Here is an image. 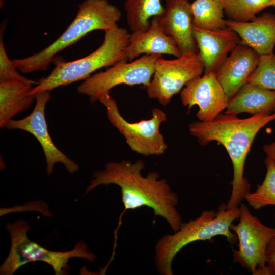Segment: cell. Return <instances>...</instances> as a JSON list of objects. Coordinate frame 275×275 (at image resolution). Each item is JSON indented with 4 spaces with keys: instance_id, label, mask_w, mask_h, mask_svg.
I'll return each mask as SVG.
<instances>
[{
    "instance_id": "obj_27",
    "label": "cell",
    "mask_w": 275,
    "mask_h": 275,
    "mask_svg": "<svg viewBox=\"0 0 275 275\" xmlns=\"http://www.w3.org/2000/svg\"><path fill=\"white\" fill-rule=\"evenodd\" d=\"M263 150L266 156L275 161V141L270 143L264 145Z\"/></svg>"
},
{
    "instance_id": "obj_9",
    "label": "cell",
    "mask_w": 275,
    "mask_h": 275,
    "mask_svg": "<svg viewBox=\"0 0 275 275\" xmlns=\"http://www.w3.org/2000/svg\"><path fill=\"white\" fill-rule=\"evenodd\" d=\"M161 57L157 54H143L131 62L118 63L84 80L77 87V91L89 96L92 103L120 85H143L146 87L152 78L157 60Z\"/></svg>"
},
{
    "instance_id": "obj_28",
    "label": "cell",
    "mask_w": 275,
    "mask_h": 275,
    "mask_svg": "<svg viewBox=\"0 0 275 275\" xmlns=\"http://www.w3.org/2000/svg\"><path fill=\"white\" fill-rule=\"evenodd\" d=\"M273 6L275 7V1H274V3H273Z\"/></svg>"
},
{
    "instance_id": "obj_8",
    "label": "cell",
    "mask_w": 275,
    "mask_h": 275,
    "mask_svg": "<svg viewBox=\"0 0 275 275\" xmlns=\"http://www.w3.org/2000/svg\"><path fill=\"white\" fill-rule=\"evenodd\" d=\"M239 207V222L230 226L238 240V249L233 250L234 261L253 275H270L265 253L269 242L275 236V228L263 224L246 205L241 204Z\"/></svg>"
},
{
    "instance_id": "obj_15",
    "label": "cell",
    "mask_w": 275,
    "mask_h": 275,
    "mask_svg": "<svg viewBox=\"0 0 275 275\" xmlns=\"http://www.w3.org/2000/svg\"><path fill=\"white\" fill-rule=\"evenodd\" d=\"M259 58L254 49L241 42L231 51L215 72L229 99L246 83L256 68Z\"/></svg>"
},
{
    "instance_id": "obj_29",
    "label": "cell",
    "mask_w": 275,
    "mask_h": 275,
    "mask_svg": "<svg viewBox=\"0 0 275 275\" xmlns=\"http://www.w3.org/2000/svg\"><path fill=\"white\" fill-rule=\"evenodd\" d=\"M274 219H275V214H274Z\"/></svg>"
},
{
    "instance_id": "obj_11",
    "label": "cell",
    "mask_w": 275,
    "mask_h": 275,
    "mask_svg": "<svg viewBox=\"0 0 275 275\" xmlns=\"http://www.w3.org/2000/svg\"><path fill=\"white\" fill-rule=\"evenodd\" d=\"M50 92L40 91L35 94L36 105L31 113L21 119H11L5 128L25 131L38 140L45 157L46 173L48 175L53 172L57 163H62L70 174H73L78 170V165L57 147L48 132L45 109L51 98Z\"/></svg>"
},
{
    "instance_id": "obj_24",
    "label": "cell",
    "mask_w": 275,
    "mask_h": 275,
    "mask_svg": "<svg viewBox=\"0 0 275 275\" xmlns=\"http://www.w3.org/2000/svg\"><path fill=\"white\" fill-rule=\"evenodd\" d=\"M246 82L275 91V54L260 56L258 65Z\"/></svg>"
},
{
    "instance_id": "obj_5",
    "label": "cell",
    "mask_w": 275,
    "mask_h": 275,
    "mask_svg": "<svg viewBox=\"0 0 275 275\" xmlns=\"http://www.w3.org/2000/svg\"><path fill=\"white\" fill-rule=\"evenodd\" d=\"M130 33L117 25L105 31L101 45L89 55L71 62H65L61 57L52 60L54 68L46 77L39 79L30 94L33 95L40 91H51L62 86L85 80L96 70L111 67L121 62H127L125 49Z\"/></svg>"
},
{
    "instance_id": "obj_6",
    "label": "cell",
    "mask_w": 275,
    "mask_h": 275,
    "mask_svg": "<svg viewBox=\"0 0 275 275\" xmlns=\"http://www.w3.org/2000/svg\"><path fill=\"white\" fill-rule=\"evenodd\" d=\"M6 227L11 243L9 253L0 266L1 275H12L20 267L36 261H42L51 266L56 275H65L68 274L70 268L68 264L69 259L82 258L93 262L96 258L94 254L88 251V245L82 240L70 251H51L29 239L27 234L31 227L25 221L7 223Z\"/></svg>"
},
{
    "instance_id": "obj_13",
    "label": "cell",
    "mask_w": 275,
    "mask_h": 275,
    "mask_svg": "<svg viewBox=\"0 0 275 275\" xmlns=\"http://www.w3.org/2000/svg\"><path fill=\"white\" fill-rule=\"evenodd\" d=\"M198 54L203 64L204 74L216 72L231 51L241 42L238 34L227 26L210 30L194 26Z\"/></svg>"
},
{
    "instance_id": "obj_16",
    "label": "cell",
    "mask_w": 275,
    "mask_h": 275,
    "mask_svg": "<svg viewBox=\"0 0 275 275\" xmlns=\"http://www.w3.org/2000/svg\"><path fill=\"white\" fill-rule=\"evenodd\" d=\"M163 54L180 57L182 54L174 40L161 28L158 17H153L148 29L130 33L125 57L131 62L141 54Z\"/></svg>"
},
{
    "instance_id": "obj_2",
    "label": "cell",
    "mask_w": 275,
    "mask_h": 275,
    "mask_svg": "<svg viewBox=\"0 0 275 275\" xmlns=\"http://www.w3.org/2000/svg\"><path fill=\"white\" fill-rule=\"evenodd\" d=\"M275 120V112L259 114L241 119L237 115L220 113L211 121H194L188 127L189 133L201 146L216 141L226 150L233 168L232 189L226 204L227 209L239 207L251 185L244 176L246 157L259 131Z\"/></svg>"
},
{
    "instance_id": "obj_20",
    "label": "cell",
    "mask_w": 275,
    "mask_h": 275,
    "mask_svg": "<svg viewBox=\"0 0 275 275\" xmlns=\"http://www.w3.org/2000/svg\"><path fill=\"white\" fill-rule=\"evenodd\" d=\"M124 10L132 32L147 30L150 18L160 17L165 12L161 0H125Z\"/></svg>"
},
{
    "instance_id": "obj_12",
    "label": "cell",
    "mask_w": 275,
    "mask_h": 275,
    "mask_svg": "<svg viewBox=\"0 0 275 275\" xmlns=\"http://www.w3.org/2000/svg\"><path fill=\"white\" fill-rule=\"evenodd\" d=\"M182 105L188 111L195 105L199 110V121L207 122L213 120L227 107L229 99L218 81L215 72L204 74L189 81L180 92Z\"/></svg>"
},
{
    "instance_id": "obj_22",
    "label": "cell",
    "mask_w": 275,
    "mask_h": 275,
    "mask_svg": "<svg viewBox=\"0 0 275 275\" xmlns=\"http://www.w3.org/2000/svg\"><path fill=\"white\" fill-rule=\"evenodd\" d=\"M266 172L262 183L254 192L245 196L248 204L255 210L268 205L275 206V161L266 156L264 160Z\"/></svg>"
},
{
    "instance_id": "obj_10",
    "label": "cell",
    "mask_w": 275,
    "mask_h": 275,
    "mask_svg": "<svg viewBox=\"0 0 275 275\" xmlns=\"http://www.w3.org/2000/svg\"><path fill=\"white\" fill-rule=\"evenodd\" d=\"M203 64L194 52L182 54L175 59L162 57L156 62L152 78L146 87L148 96L166 106L175 95L181 92L191 80L204 73Z\"/></svg>"
},
{
    "instance_id": "obj_25",
    "label": "cell",
    "mask_w": 275,
    "mask_h": 275,
    "mask_svg": "<svg viewBox=\"0 0 275 275\" xmlns=\"http://www.w3.org/2000/svg\"><path fill=\"white\" fill-rule=\"evenodd\" d=\"M5 26L1 27L0 35V82L22 81L31 84L37 85L38 81L26 78L16 70V68L7 53L3 39V33Z\"/></svg>"
},
{
    "instance_id": "obj_21",
    "label": "cell",
    "mask_w": 275,
    "mask_h": 275,
    "mask_svg": "<svg viewBox=\"0 0 275 275\" xmlns=\"http://www.w3.org/2000/svg\"><path fill=\"white\" fill-rule=\"evenodd\" d=\"M190 7L194 26L210 30L227 27L222 0H195Z\"/></svg>"
},
{
    "instance_id": "obj_14",
    "label": "cell",
    "mask_w": 275,
    "mask_h": 275,
    "mask_svg": "<svg viewBox=\"0 0 275 275\" xmlns=\"http://www.w3.org/2000/svg\"><path fill=\"white\" fill-rule=\"evenodd\" d=\"M190 5L188 0H166L165 12L158 17L161 28L174 40L181 54L198 53Z\"/></svg>"
},
{
    "instance_id": "obj_1",
    "label": "cell",
    "mask_w": 275,
    "mask_h": 275,
    "mask_svg": "<svg viewBox=\"0 0 275 275\" xmlns=\"http://www.w3.org/2000/svg\"><path fill=\"white\" fill-rule=\"evenodd\" d=\"M144 168L141 160L133 163L128 160L107 162L103 170L93 173L85 194L100 185H117L121 189L125 210L149 207L155 216L166 219L175 232L183 223L176 209L178 196L166 179H159L157 172L152 171L143 176L141 172Z\"/></svg>"
},
{
    "instance_id": "obj_3",
    "label": "cell",
    "mask_w": 275,
    "mask_h": 275,
    "mask_svg": "<svg viewBox=\"0 0 275 275\" xmlns=\"http://www.w3.org/2000/svg\"><path fill=\"white\" fill-rule=\"evenodd\" d=\"M122 14L107 0H85L78 5L75 18L67 29L51 44L30 56L12 60L15 67L24 73L45 71L57 54L96 30L106 31L117 25Z\"/></svg>"
},
{
    "instance_id": "obj_17",
    "label": "cell",
    "mask_w": 275,
    "mask_h": 275,
    "mask_svg": "<svg viewBox=\"0 0 275 275\" xmlns=\"http://www.w3.org/2000/svg\"><path fill=\"white\" fill-rule=\"evenodd\" d=\"M226 25L238 34L241 43L252 48L259 56L273 53L275 14L264 13L245 22L228 20Z\"/></svg>"
},
{
    "instance_id": "obj_23",
    "label": "cell",
    "mask_w": 275,
    "mask_h": 275,
    "mask_svg": "<svg viewBox=\"0 0 275 275\" xmlns=\"http://www.w3.org/2000/svg\"><path fill=\"white\" fill-rule=\"evenodd\" d=\"M275 0H222L224 12L229 20L245 22L253 20Z\"/></svg>"
},
{
    "instance_id": "obj_18",
    "label": "cell",
    "mask_w": 275,
    "mask_h": 275,
    "mask_svg": "<svg viewBox=\"0 0 275 275\" xmlns=\"http://www.w3.org/2000/svg\"><path fill=\"white\" fill-rule=\"evenodd\" d=\"M275 112V91L246 83L229 100L225 113L237 115L247 113L253 115Z\"/></svg>"
},
{
    "instance_id": "obj_19",
    "label": "cell",
    "mask_w": 275,
    "mask_h": 275,
    "mask_svg": "<svg viewBox=\"0 0 275 275\" xmlns=\"http://www.w3.org/2000/svg\"><path fill=\"white\" fill-rule=\"evenodd\" d=\"M33 84L22 81L0 82V127L18 113L29 109L35 99L30 95Z\"/></svg>"
},
{
    "instance_id": "obj_7",
    "label": "cell",
    "mask_w": 275,
    "mask_h": 275,
    "mask_svg": "<svg viewBox=\"0 0 275 275\" xmlns=\"http://www.w3.org/2000/svg\"><path fill=\"white\" fill-rule=\"evenodd\" d=\"M98 101L105 107L109 122L123 136L131 150L144 156L160 155L165 153L168 145L160 131V125L167 119L163 110L154 108L150 119L130 122L121 115L116 100L109 93L102 95Z\"/></svg>"
},
{
    "instance_id": "obj_26",
    "label": "cell",
    "mask_w": 275,
    "mask_h": 275,
    "mask_svg": "<svg viewBox=\"0 0 275 275\" xmlns=\"http://www.w3.org/2000/svg\"><path fill=\"white\" fill-rule=\"evenodd\" d=\"M267 267L270 275H275V236L269 242L265 253Z\"/></svg>"
},
{
    "instance_id": "obj_4",
    "label": "cell",
    "mask_w": 275,
    "mask_h": 275,
    "mask_svg": "<svg viewBox=\"0 0 275 275\" xmlns=\"http://www.w3.org/2000/svg\"><path fill=\"white\" fill-rule=\"evenodd\" d=\"M239 215V207L227 209L226 204L222 203L217 211H204L196 219L183 223L173 234L162 237L155 246V264L158 272L161 275L173 274L172 265L175 256L193 242L223 236L231 244L235 243L236 235L230 226Z\"/></svg>"
}]
</instances>
